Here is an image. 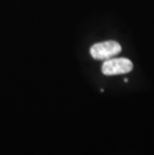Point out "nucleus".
Instances as JSON below:
<instances>
[{"label":"nucleus","instance_id":"obj_2","mask_svg":"<svg viewBox=\"0 0 154 155\" xmlns=\"http://www.w3.org/2000/svg\"><path fill=\"white\" fill-rule=\"evenodd\" d=\"M133 69V63L127 58H110L102 64L104 75H118L128 73Z\"/></svg>","mask_w":154,"mask_h":155},{"label":"nucleus","instance_id":"obj_1","mask_svg":"<svg viewBox=\"0 0 154 155\" xmlns=\"http://www.w3.org/2000/svg\"><path fill=\"white\" fill-rule=\"evenodd\" d=\"M122 47L118 42L114 40H108L96 43L91 46L90 54L96 60H107L113 56L119 54Z\"/></svg>","mask_w":154,"mask_h":155}]
</instances>
